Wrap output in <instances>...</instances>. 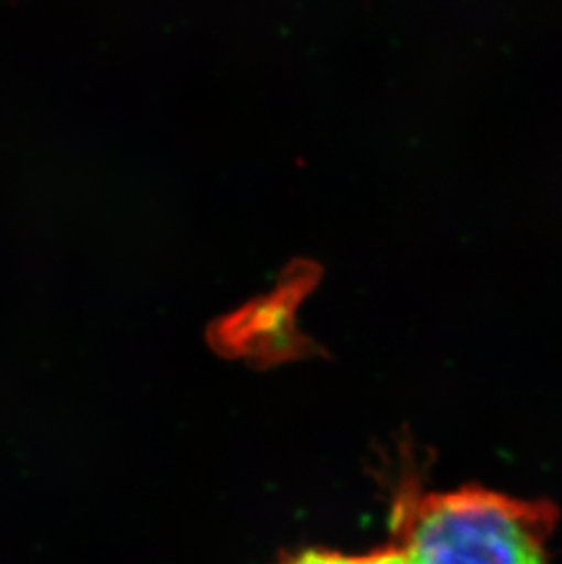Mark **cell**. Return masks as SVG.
Returning <instances> with one entry per match:
<instances>
[{
	"label": "cell",
	"mask_w": 562,
	"mask_h": 564,
	"mask_svg": "<svg viewBox=\"0 0 562 564\" xmlns=\"http://www.w3.org/2000/svg\"><path fill=\"white\" fill-rule=\"evenodd\" d=\"M322 274L318 261L292 260L271 293L256 296L208 324V346L219 357L239 358L256 369L324 357V347L303 335L296 325L298 307L318 288Z\"/></svg>",
	"instance_id": "2"
},
{
	"label": "cell",
	"mask_w": 562,
	"mask_h": 564,
	"mask_svg": "<svg viewBox=\"0 0 562 564\" xmlns=\"http://www.w3.org/2000/svg\"><path fill=\"white\" fill-rule=\"evenodd\" d=\"M559 508L486 486L428 490L400 480L389 513V535L364 552L307 546L277 564H553Z\"/></svg>",
	"instance_id": "1"
}]
</instances>
